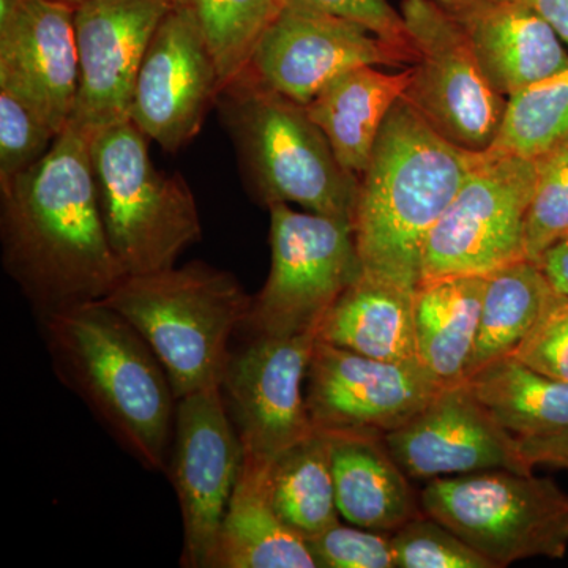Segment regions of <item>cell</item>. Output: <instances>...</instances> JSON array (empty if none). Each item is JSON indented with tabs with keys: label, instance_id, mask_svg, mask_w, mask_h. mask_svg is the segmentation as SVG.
I'll return each mask as SVG.
<instances>
[{
	"label": "cell",
	"instance_id": "25",
	"mask_svg": "<svg viewBox=\"0 0 568 568\" xmlns=\"http://www.w3.org/2000/svg\"><path fill=\"white\" fill-rule=\"evenodd\" d=\"M465 384L489 416L518 439L568 428V383L541 375L514 355L484 366Z\"/></svg>",
	"mask_w": 568,
	"mask_h": 568
},
{
	"label": "cell",
	"instance_id": "9",
	"mask_svg": "<svg viewBox=\"0 0 568 568\" xmlns=\"http://www.w3.org/2000/svg\"><path fill=\"white\" fill-rule=\"evenodd\" d=\"M537 160L484 152L425 242L420 284L488 276L526 256V219ZM418 284V286H420Z\"/></svg>",
	"mask_w": 568,
	"mask_h": 568
},
{
	"label": "cell",
	"instance_id": "26",
	"mask_svg": "<svg viewBox=\"0 0 568 568\" xmlns=\"http://www.w3.org/2000/svg\"><path fill=\"white\" fill-rule=\"evenodd\" d=\"M267 491L276 514L306 540L339 523L331 436L315 428L278 455L268 466Z\"/></svg>",
	"mask_w": 568,
	"mask_h": 568
},
{
	"label": "cell",
	"instance_id": "22",
	"mask_svg": "<svg viewBox=\"0 0 568 568\" xmlns=\"http://www.w3.org/2000/svg\"><path fill=\"white\" fill-rule=\"evenodd\" d=\"M328 436L336 507L349 525L388 534L420 517L407 476L383 437Z\"/></svg>",
	"mask_w": 568,
	"mask_h": 568
},
{
	"label": "cell",
	"instance_id": "7",
	"mask_svg": "<svg viewBox=\"0 0 568 568\" xmlns=\"http://www.w3.org/2000/svg\"><path fill=\"white\" fill-rule=\"evenodd\" d=\"M420 506L495 568L567 555L568 495L551 478L508 469L433 478Z\"/></svg>",
	"mask_w": 568,
	"mask_h": 568
},
{
	"label": "cell",
	"instance_id": "32",
	"mask_svg": "<svg viewBox=\"0 0 568 568\" xmlns=\"http://www.w3.org/2000/svg\"><path fill=\"white\" fill-rule=\"evenodd\" d=\"M58 136L20 100L0 91V189L40 163Z\"/></svg>",
	"mask_w": 568,
	"mask_h": 568
},
{
	"label": "cell",
	"instance_id": "19",
	"mask_svg": "<svg viewBox=\"0 0 568 568\" xmlns=\"http://www.w3.org/2000/svg\"><path fill=\"white\" fill-rule=\"evenodd\" d=\"M466 37L489 84L515 93L568 70L558 33L528 2L436 0Z\"/></svg>",
	"mask_w": 568,
	"mask_h": 568
},
{
	"label": "cell",
	"instance_id": "12",
	"mask_svg": "<svg viewBox=\"0 0 568 568\" xmlns=\"http://www.w3.org/2000/svg\"><path fill=\"white\" fill-rule=\"evenodd\" d=\"M443 387L418 361H376L316 339L305 398L320 432L384 437L413 420Z\"/></svg>",
	"mask_w": 568,
	"mask_h": 568
},
{
	"label": "cell",
	"instance_id": "10",
	"mask_svg": "<svg viewBox=\"0 0 568 568\" xmlns=\"http://www.w3.org/2000/svg\"><path fill=\"white\" fill-rule=\"evenodd\" d=\"M399 11L418 52L405 99L448 141L489 151L507 97L489 84L466 37L436 0H403Z\"/></svg>",
	"mask_w": 568,
	"mask_h": 568
},
{
	"label": "cell",
	"instance_id": "5",
	"mask_svg": "<svg viewBox=\"0 0 568 568\" xmlns=\"http://www.w3.org/2000/svg\"><path fill=\"white\" fill-rule=\"evenodd\" d=\"M102 302L151 346L181 399L222 386L231 336L245 327L253 297L230 272L194 261L125 276Z\"/></svg>",
	"mask_w": 568,
	"mask_h": 568
},
{
	"label": "cell",
	"instance_id": "40",
	"mask_svg": "<svg viewBox=\"0 0 568 568\" xmlns=\"http://www.w3.org/2000/svg\"><path fill=\"white\" fill-rule=\"evenodd\" d=\"M63 2L73 3V6H77V3L82 2V0H63Z\"/></svg>",
	"mask_w": 568,
	"mask_h": 568
},
{
	"label": "cell",
	"instance_id": "39",
	"mask_svg": "<svg viewBox=\"0 0 568 568\" xmlns=\"http://www.w3.org/2000/svg\"><path fill=\"white\" fill-rule=\"evenodd\" d=\"M22 0H0V24L9 21Z\"/></svg>",
	"mask_w": 568,
	"mask_h": 568
},
{
	"label": "cell",
	"instance_id": "8",
	"mask_svg": "<svg viewBox=\"0 0 568 568\" xmlns=\"http://www.w3.org/2000/svg\"><path fill=\"white\" fill-rule=\"evenodd\" d=\"M268 212L271 272L245 327L253 335L316 334L325 313L364 274L354 224L290 204Z\"/></svg>",
	"mask_w": 568,
	"mask_h": 568
},
{
	"label": "cell",
	"instance_id": "6",
	"mask_svg": "<svg viewBox=\"0 0 568 568\" xmlns=\"http://www.w3.org/2000/svg\"><path fill=\"white\" fill-rule=\"evenodd\" d=\"M149 138L132 121L93 134L91 162L100 212L125 276L174 267L203 237L192 189L179 174L156 170Z\"/></svg>",
	"mask_w": 568,
	"mask_h": 568
},
{
	"label": "cell",
	"instance_id": "29",
	"mask_svg": "<svg viewBox=\"0 0 568 568\" xmlns=\"http://www.w3.org/2000/svg\"><path fill=\"white\" fill-rule=\"evenodd\" d=\"M568 142V70L507 99L493 151L540 159Z\"/></svg>",
	"mask_w": 568,
	"mask_h": 568
},
{
	"label": "cell",
	"instance_id": "23",
	"mask_svg": "<svg viewBox=\"0 0 568 568\" xmlns=\"http://www.w3.org/2000/svg\"><path fill=\"white\" fill-rule=\"evenodd\" d=\"M416 291L364 272L325 313L316 339L376 361H417Z\"/></svg>",
	"mask_w": 568,
	"mask_h": 568
},
{
	"label": "cell",
	"instance_id": "3",
	"mask_svg": "<svg viewBox=\"0 0 568 568\" xmlns=\"http://www.w3.org/2000/svg\"><path fill=\"white\" fill-rule=\"evenodd\" d=\"M40 323L55 376L123 450L166 474L179 399L151 346L103 302L52 313Z\"/></svg>",
	"mask_w": 568,
	"mask_h": 568
},
{
	"label": "cell",
	"instance_id": "28",
	"mask_svg": "<svg viewBox=\"0 0 568 568\" xmlns=\"http://www.w3.org/2000/svg\"><path fill=\"white\" fill-rule=\"evenodd\" d=\"M219 70L220 84L234 81L282 10L278 0H185Z\"/></svg>",
	"mask_w": 568,
	"mask_h": 568
},
{
	"label": "cell",
	"instance_id": "36",
	"mask_svg": "<svg viewBox=\"0 0 568 568\" xmlns=\"http://www.w3.org/2000/svg\"><path fill=\"white\" fill-rule=\"evenodd\" d=\"M519 454L526 465H545L568 469V428L551 435L518 439Z\"/></svg>",
	"mask_w": 568,
	"mask_h": 568
},
{
	"label": "cell",
	"instance_id": "16",
	"mask_svg": "<svg viewBox=\"0 0 568 568\" xmlns=\"http://www.w3.org/2000/svg\"><path fill=\"white\" fill-rule=\"evenodd\" d=\"M416 62L357 22L301 7H282L257 43L248 69L268 88L306 106L346 71Z\"/></svg>",
	"mask_w": 568,
	"mask_h": 568
},
{
	"label": "cell",
	"instance_id": "30",
	"mask_svg": "<svg viewBox=\"0 0 568 568\" xmlns=\"http://www.w3.org/2000/svg\"><path fill=\"white\" fill-rule=\"evenodd\" d=\"M537 166L526 219V256L534 263L568 234V142L537 159Z\"/></svg>",
	"mask_w": 568,
	"mask_h": 568
},
{
	"label": "cell",
	"instance_id": "27",
	"mask_svg": "<svg viewBox=\"0 0 568 568\" xmlns=\"http://www.w3.org/2000/svg\"><path fill=\"white\" fill-rule=\"evenodd\" d=\"M555 293L540 265L517 261L487 276L480 325L466 379L515 353Z\"/></svg>",
	"mask_w": 568,
	"mask_h": 568
},
{
	"label": "cell",
	"instance_id": "17",
	"mask_svg": "<svg viewBox=\"0 0 568 568\" xmlns=\"http://www.w3.org/2000/svg\"><path fill=\"white\" fill-rule=\"evenodd\" d=\"M383 439L403 473L422 480L495 469L532 473L518 437L489 416L465 383L440 388L422 413Z\"/></svg>",
	"mask_w": 568,
	"mask_h": 568
},
{
	"label": "cell",
	"instance_id": "14",
	"mask_svg": "<svg viewBox=\"0 0 568 568\" xmlns=\"http://www.w3.org/2000/svg\"><path fill=\"white\" fill-rule=\"evenodd\" d=\"M222 91L192 10L179 0L153 33L134 84L130 121L163 151L185 148Z\"/></svg>",
	"mask_w": 568,
	"mask_h": 568
},
{
	"label": "cell",
	"instance_id": "1",
	"mask_svg": "<svg viewBox=\"0 0 568 568\" xmlns=\"http://www.w3.org/2000/svg\"><path fill=\"white\" fill-rule=\"evenodd\" d=\"M92 136L69 122L40 163L0 189L3 268L39 320L102 302L125 278L100 212Z\"/></svg>",
	"mask_w": 568,
	"mask_h": 568
},
{
	"label": "cell",
	"instance_id": "18",
	"mask_svg": "<svg viewBox=\"0 0 568 568\" xmlns=\"http://www.w3.org/2000/svg\"><path fill=\"white\" fill-rule=\"evenodd\" d=\"M78 88L73 3L22 0L0 24V91L20 100L59 134L69 125Z\"/></svg>",
	"mask_w": 568,
	"mask_h": 568
},
{
	"label": "cell",
	"instance_id": "21",
	"mask_svg": "<svg viewBox=\"0 0 568 568\" xmlns=\"http://www.w3.org/2000/svg\"><path fill=\"white\" fill-rule=\"evenodd\" d=\"M265 463L242 459L212 568H317L308 541L272 506Z\"/></svg>",
	"mask_w": 568,
	"mask_h": 568
},
{
	"label": "cell",
	"instance_id": "34",
	"mask_svg": "<svg viewBox=\"0 0 568 568\" xmlns=\"http://www.w3.org/2000/svg\"><path fill=\"white\" fill-rule=\"evenodd\" d=\"M541 375L568 383V295L552 293L537 323L515 353Z\"/></svg>",
	"mask_w": 568,
	"mask_h": 568
},
{
	"label": "cell",
	"instance_id": "20",
	"mask_svg": "<svg viewBox=\"0 0 568 568\" xmlns=\"http://www.w3.org/2000/svg\"><path fill=\"white\" fill-rule=\"evenodd\" d=\"M413 77L414 65L399 73L357 67L339 74L306 104L347 171L358 178L365 173L388 112L405 97Z\"/></svg>",
	"mask_w": 568,
	"mask_h": 568
},
{
	"label": "cell",
	"instance_id": "33",
	"mask_svg": "<svg viewBox=\"0 0 568 568\" xmlns=\"http://www.w3.org/2000/svg\"><path fill=\"white\" fill-rule=\"evenodd\" d=\"M306 541L317 568H395L386 532L336 523Z\"/></svg>",
	"mask_w": 568,
	"mask_h": 568
},
{
	"label": "cell",
	"instance_id": "11",
	"mask_svg": "<svg viewBox=\"0 0 568 568\" xmlns=\"http://www.w3.org/2000/svg\"><path fill=\"white\" fill-rule=\"evenodd\" d=\"M242 459L244 447L222 388H204L179 399L166 474L181 506L182 567L212 568Z\"/></svg>",
	"mask_w": 568,
	"mask_h": 568
},
{
	"label": "cell",
	"instance_id": "13",
	"mask_svg": "<svg viewBox=\"0 0 568 568\" xmlns=\"http://www.w3.org/2000/svg\"><path fill=\"white\" fill-rule=\"evenodd\" d=\"M316 334L253 335L231 353L222 381L244 458L271 465L315 432L304 394Z\"/></svg>",
	"mask_w": 568,
	"mask_h": 568
},
{
	"label": "cell",
	"instance_id": "24",
	"mask_svg": "<svg viewBox=\"0 0 568 568\" xmlns=\"http://www.w3.org/2000/svg\"><path fill=\"white\" fill-rule=\"evenodd\" d=\"M487 276L422 283L414 301L417 361L444 387L466 381L476 346Z\"/></svg>",
	"mask_w": 568,
	"mask_h": 568
},
{
	"label": "cell",
	"instance_id": "2",
	"mask_svg": "<svg viewBox=\"0 0 568 568\" xmlns=\"http://www.w3.org/2000/svg\"><path fill=\"white\" fill-rule=\"evenodd\" d=\"M484 152L437 133L405 97L361 175L354 234L365 274L417 290L426 239Z\"/></svg>",
	"mask_w": 568,
	"mask_h": 568
},
{
	"label": "cell",
	"instance_id": "41",
	"mask_svg": "<svg viewBox=\"0 0 568 568\" xmlns=\"http://www.w3.org/2000/svg\"><path fill=\"white\" fill-rule=\"evenodd\" d=\"M519 2H529V0H519Z\"/></svg>",
	"mask_w": 568,
	"mask_h": 568
},
{
	"label": "cell",
	"instance_id": "31",
	"mask_svg": "<svg viewBox=\"0 0 568 568\" xmlns=\"http://www.w3.org/2000/svg\"><path fill=\"white\" fill-rule=\"evenodd\" d=\"M395 568H495L443 523L417 517L390 536Z\"/></svg>",
	"mask_w": 568,
	"mask_h": 568
},
{
	"label": "cell",
	"instance_id": "4",
	"mask_svg": "<svg viewBox=\"0 0 568 568\" xmlns=\"http://www.w3.org/2000/svg\"><path fill=\"white\" fill-rule=\"evenodd\" d=\"M216 108L257 204H298L354 224L361 178L338 162L304 104L246 69L220 91Z\"/></svg>",
	"mask_w": 568,
	"mask_h": 568
},
{
	"label": "cell",
	"instance_id": "35",
	"mask_svg": "<svg viewBox=\"0 0 568 568\" xmlns=\"http://www.w3.org/2000/svg\"><path fill=\"white\" fill-rule=\"evenodd\" d=\"M283 7H301L334 14L364 26L379 39L394 44L418 61L416 44L410 39L402 11H396L388 0H278ZM417 63V62H416Z\"/></svg>",
	"mask_w": 568,
	"mask_h": 568
},
{
	"label": "cell",
	"instance_id": "15",
	"mask_svg": "<svg viewBox=\"0 0 568 568\" xmlns=\"http://www.w3.org/2000/svg\"><path fill=\"white\" fill-rule=\"evenodd\" d=\"M179 0H82L74 6L80 88L70 122L91 134L130 119L156 28Z\"/></svg>",
	"mask_w": 568,
	"mask_h": 568
},
{
	"label": "cell",
	"instance_id": "38",
	"mask_svg": "<svg viewBox=\"0 0 568 568\" xmlns=\"http://www.w3.org/2000/svg\"><path fill=\"white\" fill-rule=\"evenodd\" d=\"M528 3L555 29L568 48V0H529Z\"/></svg>",
	"mask_w": 568,
	"mask_h": 568
},
{
	"label": "cell",
	"instance_id": "37",
	"mask_svg": "<svg viewBox=\"0 0 568 568\" xmlns=\"http://www.w3.org/2000/svg\"><path fill=\"white\" fill-rule=\"evenodd\" d=\"M537 264L540 265L552 290L568 295V234L549 246Z\"/></svg>",
	"mask_w": 568,
	"mask_h": 568
}]
</instances>
